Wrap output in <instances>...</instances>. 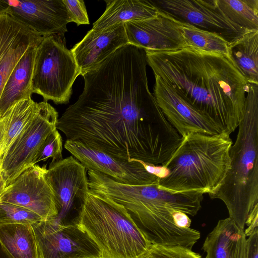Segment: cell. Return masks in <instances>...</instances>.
I'll return each instance as SVG.
<instances>
[{"mask_svg":"<svg viewBox=\"0 0 258 258\" xmlns=\"http://www.w3.org/2000/svg\"><path fill=\"white\" fill-rule=\"evenodd\" d=\"M145 50L130 44L118 48L82 76L77 101L58 118L67 140L128 162L164 165L182 138L153 94Z\"/></svg>","mask_w":258,"mask_h":258,"instance_id":"6da1fadb","label":"cell"},{"mask_svg":"<svg viewBox=\"0 0 258 258\" xmlns=\"http://www.w3.org/2000/svg\"><path fill=\"white\" fill-rule=\"evenodd\" d=\"M145 52L154 75L223 133L235 131L243 116L249 83L229 56L188 46Z\"/></svg>","mask_w":258,"mask_h":258,"instance_id":"7a4b0ae2","label":"cell"},{"mask_svg":"<svg viewBox=\"0 0 258 258\" xmlns=\"http://www.w3.org/2000/svg\"><path fill=\"white\" fill-rule=\"evenodd\" d=\"M87 176L90 190L121 205L152 244L191 249L200 238L198 230L177 227L174 215L180 211L195 216L202 207V192L167 190L159 185L160 178L148 184H126L93 170H87Z\"/></svg>","mask_w":258,"mask_h":258,"instance_id":"3957f363","label":"cell"},{"mask_svg":"<svg viewBox=\"0 0 258 258\" xmlns=\"http://www.w3.org/2000/svg\"><path fill=\"white\" fill-rule=\"evenodd\" d=\"M238 127L229 169L219 189L209 195L223 201L229 218L244 230L247 216L258 205V84H249Z\"/></svg>","mask_w":258,"mask_h":258,"instance_id":"277c9868","label":"cell"},{"mask_svg":"<svg viewBox=\"0 0 258 258\" xmlns=\"http://www.w3.org/2000/svg\"><path fill=\"white\" fill-rule=\"evenodd\" d=\"M232 141L225 133H192L182 141L168 161L159 184L173 192L212 194L221 185L230 165Z\"/></svg>","mask_w":258,"mask_h":258,"instance_id":"5b68a950","label":"cell"},{"mask_svg":"<svg viewBox=\"0 0 258 258\" xmlns=\"http://www.w3.org/2000/svg\"><path fill=\"white\" fill-rule=\"evenodd\" d=\"M78 225L96 243L101 258H146L152 245L121 205L90 190Z\"/></svg>","mask_w":258,"mask_h":258,"instance_id":"8992f818","label":"cell"},{"mask_svg":"<svg viewBox=\"0 0 258 258\" xmlns=\"http://www.w3.org/2000/svg\"><path fill=\"white\" fill-rule=\"evenodd\" d=\"M80 75L75 58L66 45L64 36L53 34L44 37L35 55L31 89L45 101L67 104L72 86Z\"/></svg>","mask_w":258,"mask_h":258,"instance_id":"52a82bcc","label":"cell"},{"mask_svg":"<svg viewBox=\"0 0 258 258\" xmlns=\"http://www.w3.org/2000/svg\"><path fill=\"white\" fill-rule=\"evenodd\" d=\"M58 113L47 101L38 103L31 120L10 146L0 161V172L7 186L36 164L48 136L57 129Z\"/></svg>","mask_w":258,"mask_h":258,"instance_id":"ba28073f","label":"cell"},{"mask_svg":"<svg viewBox=\"0 0 258 258\" xmlns=\"http://www.w3.org/2000/svg\"><path fill=\"white\" fill-rule=\"evenodd\" d=\"M87 170L73 156L51 162L45 177L55 198L57 215L62 224H78L90 189Z\"/></svg>","mask_w":258,"mask_h":258,"instance_id":"9c48e42d","label":"cell"},{"mask_svg":"<svg viewBox=\"0 0 258 258\" xmlns=\"http://www.w3.org/2000/svg\"><path fill=\"white\" fill-rule=\"evenodd\" d=\"M31 225L41 258H101L96 243L78 224L52 218Z\"/></svg>","mask_w":258,"mask_h":258,"instance_id":"30bf717a","label":"cell"},{"mask_svg":"<svg viewBox=\"0 0 258 258\" xmlns=\"http://www.w3.org/2000/svg\"><path fill=\"white\" fill-rule=\"evenodd\" d=\"M159 10L179 21L216 34L228 44L249 31L230 20L219 9L216 0L152 1Z\"/></svg>","mask_w":258,"mask_h":258,"instance_id":"8fae6325","label":"cell"},{"mask_svg":"<svg viewBox=\"0 0 258 258\" xmlns=\"http://www.w3.org/2000/svg\"><path fill=\"white\" fill-rule=\"evenodd\" d=\"M46 165L32 166L8 185L0 202L28 209L47 220L57 215L54 196L45 177Z\"/></svg>","mask_w":258,"mask_h":258,"instance_id":"7c38bea8","label":"cell"},{"mask_svg":"<svg viewBox=\"0 0 258 258\" xmlns=\"http://www.w3.org/2000/svg\"><path fill=\"white\" fill-rule=\"evenodd\" d=\"M0 12L9 14L43 37L64 36L71 22L62 0H0Z\"/></svg>","mask_w":258,"mask_h":258,"instance_id":"4fadbf2b","label":"cell"},{"mask_svg":"<svg viewBox=\"0 0 258 258\" xmlns=\"http://www.w3.org/2000/svg\"><path fill=\"white\" fill-rule=\"evenodd\" d=\"M64 147L87 170L100 172L119 183L144 184L159 178L148 172L137 160L128 162L117 159L76 141L66 140Z\"/></svg>","mask_w":258,"mask_h":258,"instance_id":"5bb4252c","label":"cell"},{"mask_svg":"<svg viewBox=\"0 0 258 258\" xmlns=\"http://www.w3.org/2000/svg\"><path fill=\"white\" fill-rule=\"evenodd\" d=\"M128 43L145 50H174L187 47L177 20L159 10L155 17L123 23Z\"/></svg>","mask_w":258,"mask_h":258,"instance_id":"9a60e30c","label":"cell"},{"mask_svg":"<svg viewBox=\"0 0 258 258\" xmlns=\"http://www.w3.org/2000/svg\"><path fill=\"white\" fill-rule=\"evenodd\" d=\"M154 76L153 95L167 119L182 138L196 133L209 135L223 133L213 122L185 101L160 77Z\"/></svg>","mask_w":258,"mask_h":258,"instance_id":"2e32d148","label":"cell"},{"mask_svg":"<svg viewBox=\"0 0 258 258\" xmlns=\"http://www.w3.org/2000/svg\"><path fill=\"white\" fill-rule=\"evenodd\" d=\"M44 37L0 12V97L14 68L32 45L41 42Z\"/></svg>","mask_w":258,"mask_h":258,"instance_id":"e0dca14e","label":"cell"},{"mask_svg":"<svg viewBox=\"0 0 258 258\" xmlns=\"http://www.w3.org/2000/svg\"><path fill=\"white\" fill-rule=\"evenodd\" d=\"M128 44L123 23L101 32L91 29L71 49L82 76Z\"/></svg>","mask_w":258,"mask_h":258,"instance_id":"ac0fdd59","label":"cell"},{"mask_svg":"<svg viewBox=\"0 0 258 258\" xmlns=\"http://www.w3.org/2000/svg\"><path fill=\"white\" fill-rule=\"evenodd\" d=\"M202 249L207 253L206 258H246L244 230L229 217L220 220L207 236Z\"/></svg>","mask_w":258,"mask_h":258,"instance_id":"d6986e66","label":"cell"},{"mask_svg":"<svg viewBox=\"0 0 258 258\" xmlns=\"http://www.w3.org/2000/svg\"><path fill=\"white\" fill-rule=\"evenodd\" d=\"M39 43L27 49L11 73L0 97V119L15 102L31 98L34 61Z\"/></svg>","mask_w":258,"mask_h":258,"instance_id":"ffe728a7","label":"cell"},{"mask_svg":"<svg viewBox=\"0 0 258 258\" xmlns=\"http://www.w3.org/2000/svg\"><path fill=\"white\" fill-rule=\"evenodd\" d=\"M103 14L93 24L96 32L105 31L129 21L149 19L156 16L159 10L151 0H105Z\"/></svg>","mask_w":258,"mask_h":258,"instance_id":"44dd1931","label":"cell"},{"mask_svg":"<svg viewBox=\"0 0 258 258\" xmlns=\"http://www.w3.org/2000/svg\"><path fill=\"white\" fill-rule=\"evenodd\" d=\"M38 103L31 98L13 104L0 119V161L10 146L31 120Z\"/></svg>","mask_w":258,"mask_h":258,"instance_id":"7402d4cb","label":"cell"},{"mask_svg":"<svg viewBox=\"0 0 258 258\" xmlns=\"http://www.w3.org/2000/svg\"><path fill=\"white\" fill-rule=\"evenodd\" d=\"M0 242L11 258H41L31 224L0 225Z\"/></svg>","mask_w":258,"mask_h":258,"instance_id":"603a6c76","label":"cell"},{"mask_svg":"<svg viewBox=\"0 0 258 258\" xmlns=\"http://www.w3.org/2000/svg\"><path fill=\"white\" fill-rule=\"evenodd\" d=\"M228 51L248 83L258 84V30L249 31L229 44Z\"/></svg>","mask_w":258,"mask_h":258,"instance_id":"cb8c5ba5","label":"cell"},{"mask_svg":"<svg viewBox=\"0 0 258 258\" xmlns=\"http://www.w3.org/2000/svg\"><path fill=\"white\" fill-rule=\"evenodd\" d=\"M177 21L179 28L187 46L229 56V44L222 37L216 34L199 29L188 23Z\"/></svg>","mask_w":258,"mask_h":258,"instance_id":"d4e9b609","label":"cell"},{"mask_svg":"<svg viewBox=\"0 0 258 258\" xmlns=\"http://www.w3.org/2000/svg\"><path fill=\"white\" fill-rule=\"evenodd\" d=\"M232 22L248 31L258 30V0H216Z\"/></svg>","mask_w":258,"mask_h":258,"instance_id":"484cf974","label":"cell"},{"mask_svg":"<svg viewBox=\"0 0 258 258\" xmlns=\"http://www.w3.org/2000/svg\"><path fill=\"white\" fill-rule=\"evenodd\" d=\"M43 220L34 212L22 207L0 202V225L9 224H29Z\"/></svg>","mask_w":258,"mask_h":258,"instance_id":"4316f807","label":"cell"},{"mask_svg":"<svg viewBox=\"0 0 258 258\" xmlns=\"http://www.w3.org/2000/svg\"><path fill=\"white\" fill-rule=\"evenodd\" d=\"M62 141L57 129L53 131L46 138L39 152L36 164L42 161L52 158L51 162H55L62 159Z\"/></svg>","mask_w":258,"mask_h":258,"instance_id":"83f0119b","label":"cell"},{"mask_svg":"<svg viewBox=\"0 0 258 258\" xmlns=\"http://www.w3.org/2000/svg\"><path fill=\"white\" fill-rule=\"evenodd\" d=\"M146 258H202L191 249L180 246L152 244Z\"/></svg>","mask_w":258,"mask_h":258,"instance_id":"f1b7e54d","label":"cell"},{"mask_svg":"<svg viewBox=\"0 0 258 258\" xmlns=\"http://www.w3.org/2000/svg\"><path fill=\"white\" fill-rule=\"evenodd\" d=\"M68 11L71 22L78 26L89 24V20L84 1L83 0H62Z\"/></svg>","mask_w":258,"mask_h":258,"instance_id":"f546056e","label":"cell"},{"mask_svg":"<svg viewBox=\"0 0 258 258\" xmlns=\"http://www.w3.org/2000/svg\"><path fill=\"white\" fill-rule=\"evenodd\" d=\"M246 258H258V229L246 239Z\"/></svg>","mask_w":258,"mask_h":258,"instance_id":"4dcf8cb0","label":"cell"},{"mask_svg":"<svg viewBox=\"0 0 258 258\" xmlns=\"http://www.w3.org/2000/svg\"><path fill=\"white\" fill-rule=\"evenodd\" d=\"M245 224L248 227L244 232L245 236H249L256 229H258V205H256L251 212L248 215Z\"/></svg>","mask_w":258,"mask_h":258,"instance_id":"1f68e13d","label":"cell"},{"mask_svg":"<svg viewBox=\"0 0 258 258\" xmlns=\"http://www.w3.org/2000/svg\"><path fill=\"white\" fill-rule=\"evenodd\" d=\"M6 186L7 184L5 179L2 173L0 172V198L4 193Z\"/></svg>","mask_w":258,"mask_h":258,"instance_id":"d6a6232c","label":"cell"},{"mask_svg":"<svg viewBox=\"0 0 258 258\" xmlns=\"http://www.w3.org/2000/svg\"><path fill=\"white\" fill-rule=\"evenodd\" d=\"M0 258H11L0 242Z\"/></svg>","mask_w":258,"mask_h":258,"instance_id":"836d02e7","label":"cell"}]
</instances>
